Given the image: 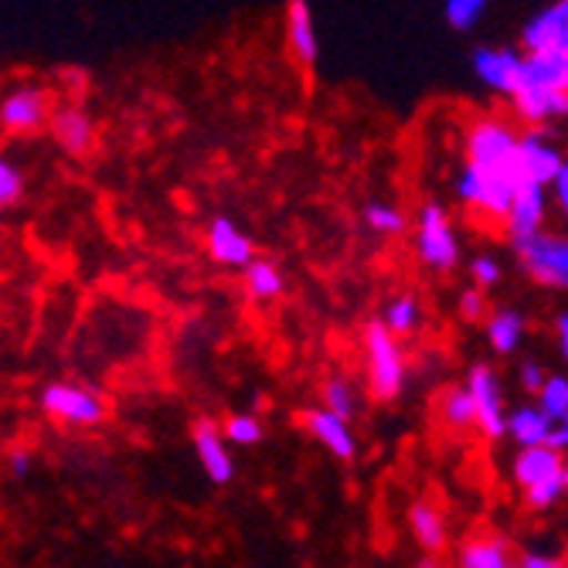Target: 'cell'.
Wrapping results in <instances>:
<instances>
[{"label":"cell","mask_w":568,"mask_h":568,"mask_svg":"<svg viewBox=\"0 0 568 568\" xmlns=\"http://www.w3.org/2000/svg\"><path fill=\"white\" fill-rule=\"evenodd\" d=\"M541 382H545V368L538 365V361H525V365H521V385L528 392H538Z\"/></svg>","instance_id":"obj_36"},{"label":"cell","mask_w":568,"mask_h":568,"mask_svg":"<svg viewBox=\"0 0 568 568\" xmlns=\"http://www.w3.org/2000/svg\"><path fill=\"white\" fill-rule=\"evenodd\" d=\"M365 357H368L372 395L378 402L398 398L405 388V354L398 347V337L382 321H372L365 327Z\"/></svg>","instance_id":"obj_1"},{"label":"cell","mask_w":568,"mask_h":568,"mask_svg":"<svg viewBox=\"0 0 568 568\" xmlns=\"http://www.w3.org/2000/svg\"><path fill=\"white\" fill-rule=\"evenodd\" d=\"M548 184L555 187V201H558V209L565 212V209H568V164H561Z\"/></svg>","instance_id":"obj_37"},{"label":"cell","mask_w":568,"mask_h":568,"mask_svg":"<svg viewBox=\"0 0 568 568\" xmlns=\"http://www.w3.org/2000/svg\"><path fill=\"white\" fill-rule=\"evenodd\" d=\"M548 429H551V419L545 416L538 405H525L518 412H510L507 423H504V433L514 443H518V446H538V443H545Z\"/></svg>","instance_id":"obj_23"},{"label":"cell","mask_w":568,"mask_h":568,"mask_svg":"<svg viewBox=\"0 0 568 568\" xmlns=\"http://www.w3.org/2000/svg\"><path fill=\"white\" fill-rule=\"evenodd\" d=\"M565 487H568V470L561 467V470H555L551 477H545V480L525 487V504H528L531 510H551V507L565 497Z\"/></svg>","instance_id":"obj_28"},{"label":"cell","mask_w":568,"mask_h":568,"mask_svg":"<svg viewBox=\"0 0 568 568\" xmlns=\"http://www.w3.org/2000/svg\"><path fill=\"white\" fill-rule=\"evenodd\" d=\"M514 110L525 123H545L551 116L568 113V89H548V85H518L510 95Z\"/></svg>","instance_id":"obj_16"},{"label":"cell","mask_w":568,"mask_h":568,"mask_svg":"<svg viewBox=\"0 0 568 568\" xmlns=\"http://www.w3.org/2000/svg\"><path fill=\"white\" fill-rule=\"evenodd\" d=\"M545 215H548V194H545V184L521 181L518 191H514V197H510V204H507V215H504V219H507L510 242L541 232Z\"/></svg>","instance_id":"obj_10"},{"label":"cell","mask_w":568,"mask_h":568,"mask_svg":"<svg viewBox=\"0 0 568 568\" xmlns=\"http://www.w3.org/2000/svg\"><path fill=\"white\" fill-rule=\"evenodd\" d=\"M365 225L378 235H402L408 219H405V212L392 209V204L372 201V204H365Z\"/></svg>","instance_id":"obj_29"},{"label":"cell","mask_w":568,"mask_h":568,"mask_svg":"<svg viewBox=\"0 0 568 568\" xmlns=\"http://www.w3.org/2000/svg\"><path fill=\"white\" fill-rule=\"evenodd\" d=\"M545 446L565 453V446H568V429H565V423H551V429H548V436H545Z\"/></svg>","instance_id":"obj_39"},{"label":"cell","mask_w":568,"mask_h":568,"mask_svg":"<svg viewBox=\"0 0 568 568\" xmlns=\"http://www.w3.org/2000/svg\"><path fill=\"white\" fill-rule=\"evenodd\" d=\"M209 252L212 260L222 263V266H245L252 260V239L225 215H219L212 225H209Z\"/></svg>","instance_id":"obj_18"},{"label":"cell","mask_w":568,"mask_h":568,"mask_svg":"<svg viewBox=\"0 0 568 568\" xmlns=\"http://www.w3.org/2000/svg\"><path fill=\"white\" fill-rule=\"evenodd\" d=\"M459 314L467 317V321H484L487 317V300H484V290L474 286L459 296Z\"/></svg>","instance_id":"obj_35"},{"label":"cell","mask_w":568,"mask_h":568,"mask_svg":"<svg viewBox=\"0 0 568 568\" xmlns=\"http://www.w3.org/2000/svg\"><path fill=\"white\" fill-rule=\"evenodd\" d=\"M470 276L480 290H490L500 283V263L494 260V255H477V260L470 263Z\"/></svg>","instance_id":"obj_34"},{"label":"cell","mask_w":568,"mask_h":568,"mask_svg":"<svg viewBox=\"0 0 568 568\" xmlns=\"http://www.w3.org/2000/svg\"><path fill=\"white\" fill-rule=\"evenodd\" d=\"M467 161L490 168V171H510L521 178L518 133H514V126H507L504 120H477L467 136Z\"/></svg>","instance_id":"obj_4"},{"label":"cell","mask_w":568,"mask_h":568,"mask_svg":"<svg viewBox=\"0 0 568 568\" xmlns=\"http://www.w3.org/2000/svg\"><path fill=\"white\" fill-rule=\"evenodd\" d=\"M561 467H565V459H561L558 449H551V446H545V443H538V446H521L518 459H514V480H518V487L525 490V487H531V484L551 477V474L561 470Z\"/></svg>","instance_id":"obj_20"},{"label":"cell","mask_w":568,"mask_h":568,"mask_svg":"<svg viewBox=\"0 0 568 568\" xmlns=\"http://www.w3.org/2000/svg\"><path fill=\"white\" fill-rule=\"evenodd\" d=\"M51 99L41 85H21L0 102V126L14 136H31L48 126Z\"/></svg>","instance_id":"obj_8"},{"label":"cell","mask_w":568,"mask_h":568,"mask_svg":"<svg viewBox=\"0 0 568 568\" xmlns=\"http://www.w3.org/2000/svg\"><path fill=\"white\" fill-rule=\"evenodd\" d=\"M521 51L518 48H477L474 51V69L480 82L500 95H514L521 82Z\"/></svg>","instance_id":"obj_11"},{"label":"cell","mask_w":568,"mask_h":568,"mask_svg":"<svg viewBox=\"0 0 568 568\" xmlns=\"http://www.w3.org/2000/svg\"><path fill=\"white\" fill-rule=\"evenodd\" d=\"M41 408L51 419H59L65 426H99L106 419V402H102V395L72 382H51L41 392Z\"/></svg>","instance_id":"obj_6"},{"label":"cell","mask_w":568,"mask_h":568,"mask_svg":"<svg viewBox=\"0 0 568 568\" xmlns=\"http://www.w3.org/2000/svg\"><path fill=\"white\" fill-rule=\"evenodd\" d=\"M286 44H290L293 59L303 72H310L317 65L321 41H317L314 11H310L306 0H286Z\"/></svg>","instance_id":"obj_13"},{"label":"cell","mask_w":568,"mask_h":568,"mask_svg":"<svg viewBox=\"0 0 568 568\" xmlns=\"http://www.w3.org/2000/svg\"><path fill=\"white\" fill-rule=\"evenodd\" d=\"M565 164L561 150L541 133V130H528V133H518V168H521V178L525 181H535V184H545L555 178V171Z\"/></svg>","instance_id":"obj_12"},{"label":"cell","mask_w":568,"mask_h":568,"mask_svg":"<svg viewBox=\"0 0 568 568\" xmlns=\"http://www.w3.org/2000/svg\"><path fill=\"white\" fill-rule=\"evenodd\" d=\"M518 184H521L518 174L490 171V168H480V164L467 161V168H463V174L456 181V197L463 204H470V209L490 215V219H504L514 191H518Z\"/></svg>","instance_id":"obj_2"},{"label":"cell","mask_w":568,"mask_h":568,"mask_svg":"<svg viewBox=\"0 0 568 568\" xmlns=\"http://www.w3.org/2000/svg\"><path fill=\"white\" fill-rule=\"evenodd\" d=\"M416 255L423 266L436 273H449L459 263V242L453 235L446 209L436 201L423 204V212L416 219Z\"/></svg>","instance_id":"obj_3"},{"label":"cell","mask_w":568,"mask_h":568,"mask_svg":"<svg viewBox=\"0 0 568 568\" xmlns=\"http://www.w3.org/2000/svg\"><path fill=\"white\" fill-rule=\"evenodd\" d=\"M467 392L474 398V426L487 439H500L507 412H504V385H500L497 372L487 365H474L467 375Z\"/></svg>","instance_id":"obj_7"},{"label":"cell","mask_w":568,"mask_h":568,"mask_svg":"<svg viewBox=\"0 0 568 568\" xmlns=\"http://www.w3.org/2000/svg\"><path fill=\"white\" fill-rule=\"evenodd\" d=\"M24 197V174L14 161L0 158V212L14 209V204Z\"/></svg>","instance_id":"obj_32"},{"label":"cell","mask_w":568,"mask_h":568,"mask_svg":"<svg viewBox=\"0 0 568 568\" xmlns=\"http://www.w3.org/2000/svg\"><path fill=\"white\" fill-rule=\"evenodd\" d=\"M487 341L497 354H514L525 341V314L521 310H494L487 317Z\"/></svg>","instance_id":"obj_21"},{"label":"cell","mask_w":568,"mask_h":568,"mask_svg":"<svg viewBox=\"0 0 568 568\" xmlns=\"http://www.w3.org/2000/svg\"><path fill=\"white\" fill-rule=\"evenodd\" d=\"M555 341H558V351L565 357L568 354V314H565V310L555 317Z\"/></svg>","instance_id":"obj_41"},{"label":"cell","mask_w":568,"mask_h":568,"mask_svg":"<svg viewBox=\"0 0 568 568\" xmlns=\"http://www.w3.org/2000/svg\"><path fill=\"white\" fill-rule=\"evenodd\" d=\"M408 528L416 545L429 555H439L449 541V528H446V514L433 504V500H416L408 507Z\"/></svg>","instance_id":"obj_19"},{"label":"cell","mask_w":568,"mask_h":568,"mask_svg":"<svg viewBox=\"0 0 568 568\" xmlns=\"http://www.w3.org/2000/svg\"><path fill=\"white\" fill-rule=\"evenodd\" d=\"M525 51H568V0H555L551 8L535 14L521 31Z\"/></svg>","instance_id":"obj_15"},{"label":"cell","mask_w":568,"mask_h":568,"mask_svg":"<svg viewBox=\"0 0 568 568\" xmlns=\"http://www.w3.org/2000/svg\"><path fill=\"white\" fill-rule=\"evenodd\" d=\"M8 463H11V474H14V477H24L28 467H31V453H28V449H11Z\"/></svg>","instance_id":"obj_40"},{"label":"cell","mask_w":568,"mask_h":568,"mask_svg":"<svg viewBox=\"0 0 568 568\" xmlns=\"http://www.w3.org/2000/svg\"><path fill=\"white\" fill-rule=\"evenodd\" d=\"M222 436L235 446H252V443H260L263 439V426L255 416H248V412H235V416L225 419V429Z\"/></svg>","instance_id":"obj_33"},{"label":"cell","mask_w":568,"mask_h":568,"mask_svg":"<svg viewBox=\"0 0 568 568\" xmlns=\"http://www.w3.org/2000/svg\"><path fill=\"white\" fill-rule=\"evenodd\" d=\"M48 130L55 136V143L69 153V158H85L95 143V126L92 116L79 106H59L48 116Z\"/></svg>","instance_id":"obj_14"},{"label":"cell","mask_w":568,"mask_h":568,"mask_svg":"<svg viewBox=\"0 0 568 568\" xmlns=\"http://www.w3.org/2000/svg\"><path fill=\"white\" fill-rule=\"evenodd\" d=\"M242 270H245V290H248L252 300L266 303V300H276L286 290V280L280 273V266L270 263V260H248Z\"/></svg>","instance_id":"obj_24"},{"label":"cell","mask_w":568,"mask_h":568,"mask_svg":"<svg viewBox=\"0 0 568 568\" xmlns=\"http://www.w3.org/2000/svg\"><path fill=\"white\" fill-rule=\"evenodd\" d=\"M538 408L551 423L568 419V382H565V375H545V382L538 388Z\"/></svg>","instance_id":"obj_27"},{"label":"cell","mask_w":568,"mask_h":568,"mask_svg":"<svg viewBox=\"0 0 568 568\" xmlns=\"http://www.w3.org/2000/svg\"><path fill=\"white\" fill-rule=\"evenodd\" d=\"M510 558V541L507 538H470L459 548V565L463 568H507Z\"/></svg>","instance_id":"obj_22"},{"label":"cell","mask_w":568,"mask_h":568,"mask_svg":"<svg viewBox=\"0 0 568 568\" xmlns=\"http://www.w3.org/2000/svg\"><path fill=\"white\" fill-rule=\"evenodd\" d=\"M191 439H194V453L201 459L204 474H209V480L225 487L235 477V463H232V453L225 446L222 426L215 419H197L191 426Z\"/></svg>","instance_id":"obj_9"},{"label":"cell","mask_w":568,"mask_h":568,"mask_svg":"<svg viewBox=\"0 0 568 568\" xmlns=\"http://www.w3.org/2000/svg\"><path fill=\"white\" fill-rule=\"evenodd\" d=\"M439 419L449 429H474V398H470L467 385L443 392V398H439Z\"/></svg>","instance_id":"obj_26"},{"label":"cell","mask_w":568,"mask_h":568,"mask_svg":"<svg viewBox=\"0 0 568 568\" xmlns=\"http://www.w3.org/2000/svg\"><path fill=\"white\" fill-rule=\"evenodd\" d=\"M300 419L337 459H354L357 443H354V433H351L347 419L334 416L331 408H306V412H300Z\"/></svg>","instance_id":"obj_17"},{"label":"cell","mask_w":568,"mask_h":568,"mask_svg":"<svg viewBox=\"0 0 568 568\" xmlns=\"http://www.w3.org/2000/svg\"><path fill=\"white\" fill-rule=\"evenodd\" d=\"M518 565H521V568H558V565H561V558H555V555H535V551H521Z\"/></svg>","instance_id":"obj_38"},{"label":"cell","mask_w":568,"mask_h":568,"mask_svg":"<svg viewBox=\"0 0 568 568\" xmlns=\"http://www.w3.org/2000/svg\"><path fill=\"white\" fill-rule=\"evenodd\" d=\"M419 321H423V306H419V300L412 296V293H402V296L388 300L385 314H382V324H385L395 337H408L412 331L419 327Z\"/></svg>","instance_id":"obj_25"},{"label":"cell","mask_w":568,"mask_h":568,"mask_svg":"<svg viewBox=\"0 0 568 568\" xmlns=\"http://www.w3.org/2000/svg\"><path fill=\"white\" fill-rule=\"evenodd\" d=\"M487 4H490V0H446V8H443L446 24H449L453 31H470V28H477V21L484 18Z\"/></svg>","instance_id":"obj_30"},{"label":"cell","mask_w":568,"mask_h":568,"mask_svg":"<svg viewBox=\"0 0 568 568\" xmlns=\"http://www.w3.org/2000/svg\"><path fill=\"white\" fill-rule=\"evenodd\" d=\"M324 408H331L334 416H341V419H351L354 412H357V395H354V385L351 382H344V378H331L327 385H324Z\"/></svg>","instance_id":"obj_31"},{"label":"cell","mask_w":568,"mask_h":568,"mask_svg":"<svg viewBox=\"0 0 568 568\" xmlns=\"http://www.w3.org/2000/svg\"><path fill=\"white\" fill-rule=\"evenodd\" d=\"M514 252L521 255V266L528 270V276L541 286H568V242L561 235H525L510 242Z\"/></svg>","instance_id":"obj_5"}]
</instances>
